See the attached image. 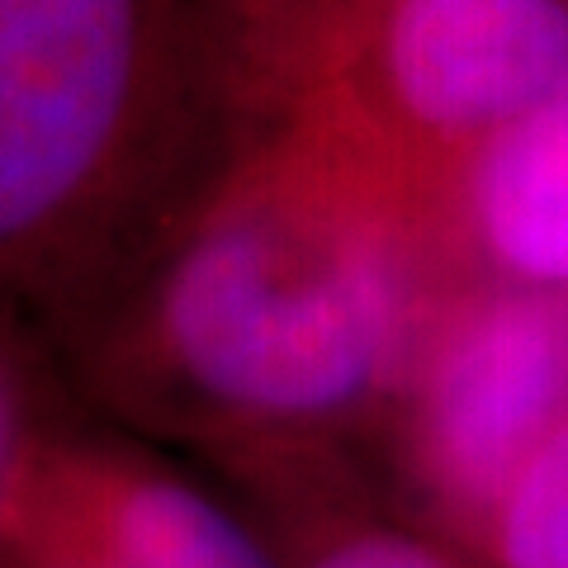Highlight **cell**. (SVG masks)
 Instances as JSON below:
<instances>
[{
  "instance_id": "6da1fadb",
  "label": "cell",
  "mask_w": 568,
  "mask_h": 568,
  "mask_svg": "<svg viewBox=\"0 0 568 568\" xmlns=\"http://www.w3.org/2000/svg\"><path fill=\"white\" fill-rule=\"evenodd\" d=\"M417 175L317 85L265 104L148 256L171 379L252 426L332 422L394 384L422 323Z\"/></svg>"
},
{
  "instance_id": "7a4b0ae2",
  "label": "cell",
  "mask_w": 568,
  "mask_h": 568,
  "mask_svg": "<svg viewBox=\"0 0 568 568\" xmlns=\"http://www.w3.org/2000/svg\"><path fill=\"white\" fill-rule=\"evenodd\" d=\"M256 0H0V284L148 261L265 110Z\"/></svg>"
},
{
  "instance_id": "3957f363",
  "label": "cell",
  "mask_w": 568,
  "mask_h": 568,
  "mask_svg": "<svg viewBox=\"0 0 568 568\" xmlns=\"http://www.w3.org/2000/svg\"><path fill=\"white\" fill-rule=\"evenodd\" d=\"M332 58L308 81L417 171L469 156L568 81V0H336Z\"/></svg>"
},
{
  "instance_id": "277c9868",
  "label": "cell",
  "mask_w": 568,
  "mask_h": 568,
  "mask_svg": "<svg viewBox=\"0 0 568 568\" xmlns=\"http://www.w3.org/2000/svg\"><path fill=\"white\" fill-rule=\"evenodd\" d=\"M568 432V294L493 284L426 336L413 398L417 474L484 545L503 497Z\"/></svg>"
},
{
  "instance_id": "5b68a950",
  "label": "cell",
  "mask_w": 568,
  "mask_h": 568,
  "mask_svg": "<svg viewBox=\"0 0 568 568\" xmlns=\"http://www.w3.org/2000/svg\"><path fill=\"white\" fill-rule=\"evenodd\" d=\"M459 213L507 284L568 294V81L459 156Z\"/></svg>"
},
{
  "instance_id": "8992f818",
  "label": "cell",
  "mask_w": 568,
  "mask_h": 568,
  "mask_svg": "<svg viewBox=\"0 0 568 568\" xmlns=\"http://www.w3.org/2000/svg\"><path fill=\"white\" fill-rule=\"evenodd\" d=\"M71 568H275L223 503L175 474L119 469L95 488V526Z\"/></svg>"
},
{
  "instance_id": "52a82bcc",
  "label": "cell",
  "mask_w": 568,
  "mask_h": 568,
  "mask_svg": "<svg viewBox=\"0 0 568 568\" xmlns=\"http://www.w3.org/2000/svg\"><path fill=\"white\" fill-rule=\"evenodd\" d=\"M493 568H568V432L530 459L484 536Z\"/></svg>"
},
{
  "instance_id": "ba28073f",
  "label": "cell",
  "mask_w": 568,
  "mask_h": 568,
  "mask_svg": "<svg viewBox=\"0 0 568 568\" xmlns=\"http://www.w3.org/2000/svg\"><path fill=\"white\" fill-rule=\"evenodd\" d=\"M308 568H465L432 540L407 530H355V536L327 545Z\"/></svg>"
},
{
  "instance_id": "9c48e42d",
  "label": "cell",
  "mask_w": 568,
  "mask_h": 568,
  "mask_svg": "<svg viewBox=\"0 0 568 568\" xmlns=\"http://www.w3.org/2000/svg\"><path fill=\"white\" fill-rule=\"evenodd\" d=\"M14 450H20V398H14L10 369L0 361V488L14 469Z\"/></svg>"
}]
</instances>
